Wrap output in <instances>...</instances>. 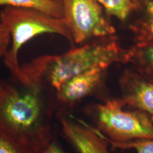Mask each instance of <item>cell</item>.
<instances>
[{
  "label": "cell",
  "instance_id": "1",
  "mask_svg": "<svg viewBox=\"0 0 153 153\" xmlns=\"http://www.w3.org/2000/svg\"><path fill=\"white\" fill-rule=\"evenodd\" d=\"M128 58L129 53H124L115 42L87 44L62 55L43 56L21 66L22 83L27 88L39 89L44 77L57 91L66 81L83 71L94 68L106 69Z\"/></svg>",
  "mask_w": 153,
  "mask_h": 153
},
{
  "label": "cell",
  "instance_id": "2",
  "mask_svg": "<svg viewBox=\"0 0 153 153\" xmlns=\"http://www.w3.org/2000/svg\"><path fill=\"white\" fill-rule=\"evenodd\" d=\"M1 85L0 129L38 153L52 141L39 90L28 88L21 92Z\"/></svg>",
  "mask_w": 153,
  "mask_h": 153
},
{
  "label": "cell",
  "instance_id": "3",
  "mask_svg": "<svg viewBox=\"0 0 153 153\" xmlns=\"http://www.w3.org/2000/svg\"><path fill=\"white\" fill-rule=\"evenodd\" d=\"M0 22L11 34V48L4 56V63L13 76L21 81L22 74L18 53L22 46L34 37L44 33L58 34L71 44V34L63 18L52 16L37 9L5 6L0 11Z\"/></svg>",
  "mask_w": 153,
  "mask_h": 153
},
{
  "label": "cell",
  "instance_id": "4",
  "mask_svg": "<svg viewBox=\"0 0 153 153\" xmlns=\"http://www.w3.org/2000/svg\"><path fill=\"white\" fill-rule=\"evenodd\" d=\"M120 99L96 105L91 112L95 129L114 147L137 140H153V119L138 109L124 110Z\"/></svg>",
  "mask_w": 153,
  "mask_h": 153
},
{
  "label": "cell",
  "instance_id": "5",
  "mask_svg": "<svg viewBox=\"0 0 153 153\" xmlns=\"http://www.w3.org/2000/svg\"><path fill=\"white\" fill-rule=\"evenodd\" d=\"M63 18L74 43L94 37L108 36L115 28L105 17L98 0H62Z\"/></svg>",
  "mask_w": 153,
  "mask_h": 153
},
{
  "label": "cell",
  "instance_id": "6",
  "mask_svg": "<svg viewBox=\"0 0 153 153\" xmlns=\"http://www.w3.org/2000/svg\"><path fill=\"white\" fill-rule=\"evenodd\" d=\"M61 123L64 135L79 153H111L109 142L95 128L65 119Z\"/></svg>",
  "mask_w": 153,
  "mask_h": 153
},
{
  "label": "cell",
  "instance_id": "7",
  "mask_svg": "<svg viewBox=\"0 0 153 153\" xmlns=\"http://www.w3.org/2000/svg\"><path fill=\"white\" fill-rule=\"evenodd\" d=\"M105 70L94 68L72 77L56 91L57 99L71 105L92 94L99 86Z\"/></svg>",
  "mask_w": 153,
  "mask_h": 153
},
{
  "label": "cell",
  "instance_id": "8",
  "mask_svg": "<svg viewBox=\"0 0 153 153\" xmlns=\"http://www.w3.org/2000/svg\"><path fill=\"white\" fill-rule=\"evenodd\" d=\"M121 85L123 97L120 99L125 107L146 112L153 119V83L145 78L126 76Z\"/></svg>",
  "mask_w": 153,
  "mask_h": 153
},
{
  "label": "cell",
  "instance_id": "9",
  "mask_svg": "<svg viewBox=\"0 0 153 153\" xmlns=\"http://www.w3.org/2000/svg\"><path fill=\"white\" fill-rule=\"evenodd\" d=\"M132 59L145 74V79L153 83V42L143 41L129 53V60Z\"/></svg>",
  "mask_w": 153,
  "mask_h": 153
},
{
  "label": "cell",
  "instance_id": "10",
  "mask_svg": "<svg viewBox=\"0 0 153 153\" xmlns=\"http://www.w3.org/2000/svg\"><path fill=\"white\" fill-rule=\"evenodd\" d=\"M0 6L32 8L52 16L63 18L62 4L51 0H0Z\"/></svg>",
  "mask_w": 153,
  "mask_h": 153
},
{
  "label": "cell",
  "instance_id": "11",
  "mask_svg": "<svg viewBox=\"0 0 153 153\" xmlns=\"http://www.w3.org/2000/svg\"><path fill=\"white\" fill-rule=\"evenodd\" d=\"M105 11L121 21H124L131 11L140 8L139 0H98Z\"/></svg>",
  "mask_w": 153,
  "mask_h": 153
},
{
  "label": "cell",
  "instance_id": "12",
  "mask_svg": "<svg viewBox=\"0 0 153 153\" xmlns=\"http://www.w3.org/2000/svg\"><path fill=\"white\" fill-rule=\"evenodd\" d=\"M140 9L143 11V16L140 22L141 37L143 41L153 39V0H139Z\"/></svg>",
  "mask_w": 153,
  "mask_h": 153
},
{
  "label": "cell",
  "instance_id": "13",
  "mask_svg": "<svg viewBox=\"0 0 153 153\" xmlns=\"http://www.w3.org/2000/svg\"><path fill=\"white\" fill-rule=\"evenodd\" d=\"M0 153H36L14 137L0 129Z\"/></svg>",
  "mask_w": 153,
  "mask_h": 153
},
{
  "label": "cell",
  "instance_id": "14",
  "mask_svg": "<svg viewBox=\"0 0 153 153\" xmlns=\"http://www.w3.org/2000/svg\"><path fill=\"white\" fill-rule=\"evenodd\" d=\"M114 148L136 149L137 153H153V140H137L117 145Z\"/></svg>",
  "mask_w": 153,
  "mask_h": 153
},
{
  "label": "cell",
  "instance_id": "15",
  "mask_svg": "<svg viewBox=\"0 0 153 153\" xmlns=\"http://www.w3.org/2000/svg\"><path fill=\"white\" fill-rule=\"evenodd\" d=\"M11 42L10 33L7 28L0 22V57H4L9 49Z\"/></svg>",
  "mask_w": 153,
  "mask_h": 153
},
{
  "label": "cell",
  "instance_id": "16",
  "mask_svg": "<svg viewBox=\"0 0 153 153\" xmlns=\"http://www.w3.org/2000/svg\"><path fill=\"white\" fill-rule=\"evenodd\" d=\"M38 153H64L54 142H51L49 144L41 150Z\"/></svg>",
  "mask_w": 153,
  "mask_h": 153
},
{
  "label": "cell",
  "instance_id": "17",
  "mask_svg": "<svg viewBox=\"0 0 153 153\" xmlns=\"http://www.w3.org/2000/svg\"><path fill=\"white\" fill-rule=\"evenodd\" d=\"M51 1H55V2H59V3H61V1H62V0H51Z\"/></svg>",
  "mask_w": 153,
  "mask_h": 153
},
{
  "label": "cell",
  "instance_id": "18",
  "mask_svg": "<svg viewBox=\"0 0 153 153\" xmlns=\"http://www.w3.org/2000/svg\"><path fill=\"white\" fill-rule=\"evenodd\" d=\"M1 84H0V88H1Z\"/></svg>",
  "mask_w": 153,
  "mask_h": 153
}]
</instances>
